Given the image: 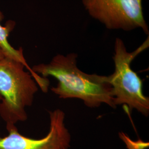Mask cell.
Instances as JSON below:
<instances>
[{
    "label": "cell",
    "instance_id": "1",
    "mask_svg": "<svg viewBox=\"0 0 149 149\" xmlns=\"http://www.w3.org/2000/svg\"><path fill=\"white\" fill-rule=\"evenodd\" d=\"M77 59L74 53L57 54L49 63L34 65L32 69L43 77L57 79L58 85L51 90L60 98L80 99L90 108L104 103L116 108L109 76L86 74L79 69Z\"/></svg>",
    "mask_w": 149,
    "mask_h": 149
},
{
    "label": "cell",
    "instance_id": "2",
    "mask_svg": "<svg viewBox=\"0 0 149 149\" xmlns=\"http://www.w3.org/2000/svg\"><path fill=\"white\" fill-rule=\"evenodd\" d=\"M25 66L15 60L0 59V116L7 130L28 118L26 108L32 106L39 90L37 83Z\"/></svg>",
    "mask_w": 149,
    "mask_h": 149
},
{
    "label": "cell",
    "instance_id": "3",
    "mask_svg": "<svg viewBox=\"0 0 149 149\" xmlns=\"http://www.w3.org/2000/svg\"><path fill=\"white\" fill-rule=\"evenodd\" d=\"M149 46L148 36L139 48L129 53L122 40L116 38L113 58L115 70L109 76L115 105L117 106L124 104L128 107L130 111L135 109L146 117L149 113V97L144 95L143 82L137 74L132 69L131 64L134 59Z\"/></svg>",
    "mask_w": 149,
    "mask_h": 149
},
{
    "label": "cell",
    "instance_id": "4",
    "mask_svg": "<svg viewBox=\"0 0 149 149\" xmlns=\"http://www.w3.org/2000/svg\"><path fill=\"white\" fill-rule=\"evenodd\" d=\"M89 15L107 29L131 31L141 29L149 35L143 0H82Z\"/></svg>",
    "mask_w": 149,
    "mask_h": 149
},
{
    "label": "cell",
    "instance_id": "5",
    "mask_svg": "<svg viewBox=\"0 0 149 149\" xmlns=\"http://www.w3.org/2000/svg\"><path fill=\"white\" fill-rule=\"evenodd\" d=\"M50 129L43 138L34 139L21 135L17 127L0 136V149H69L71 135L65 125V114L60 109L49 112Z\"/></svg>",
    "mask_w": 149,
    "mask_h": 149
},
{
    "label": "cell",
    "instance_id": "6",
    "mask_svg": "<svg viewBox=\"0 0 149 149\" xmlns=\"http://www.w3.org/2000/svg\"><path fill=\"white\" fill-rule=\"evenodd\" d=\"M3 19V16L0 11V23ZM15 26V23L13 21H8L5 27L0 24V47L2 49L5 56L7 58L12 59L23 64L28 71L31 74L33 79L36 81L40 87H43L46 84L47 79L42 76L35 73L32 68L28 65L26 60L24 56L23 50L22 48L16 49L12 47L8 42V38L10 33Z\"/></svg>",
    "mask_w": 149,
    "mask_h": 149
},
{
    "label": "cell",
    "instance_id": "7",
    "mask_svg": "<svg viewBox=\"0 0 149 149\" xmlns=\"http://www.w3.org/2000/svg\"><path fill=\"white\" fill-rule=\"evenodd\" d=\"M120 138L125 144L128 149H145L149 148V143L145 142L141 139L137 141H133L124 133H119Z\"/></svg>",
    "mask_w": 149,
    "mask_h": 149
},
{
    "label": "cell",
    "instance_id": "8",
    "mask_svg": "<svg viewBox=\"0 0 149 149\" xmlns=\"http://www.w3.org/2000/svg\"><path fill=\"white\" fill-rule=\"evenodd\" d=\"M5 56L4 53H3V52L2 50V49L0 47V59H2V58H5Z\"/></svg>",
    "mask_w": 149,
    "mask_h": 149
},
{
    "label": "cell",
    "instance_id": "9",
    "mask_svg": "<svg viewBox=\"0 0 149 149\" xmlns=\"http://www.w3.org/2000/svg\"><path fill=\"white\" fill-rule=\"evenodd\" d=\"M1 100H2V97H1V95H0V102L1 101Z\"/></svg>",
    "mask_w": 149,
    "mask_h": 149
}]
</instances>
